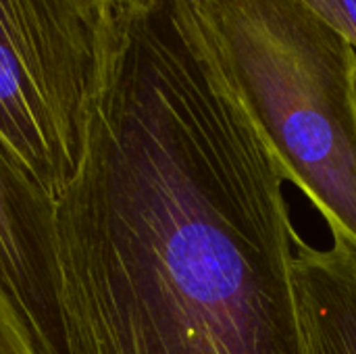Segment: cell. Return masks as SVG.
<instances>
[{"mask_svg": "<svg viewBox=\"0 0 356 354\" xmlns=\"http://www.w3.org/2000/svg\"><path fill=\"white\" fill-rule=\"evenodd\" d=\"M286 182L177 0L121 6L56 198L67 354H307Z\"/></svg>", "mask_w": 356, "mask_h": 354, "instance_id": "1", "label": "cell"}, {"mask_svg": "<svg viewBox=\"0 0 356 354\" xmlns=\"http://www.w3.org/2000/svg\"><path fill=\"white\" fill-rule=\"evenodd\" d=\"M290 182L356 250V50L305 0H177Z\"/></svg>", "mask_w": 356, "mask_h": 354, "instance_id": "2", "label": "cell"}, {"mask_svg": "<svg viewBox=\"0 0 356 354\" xmlns=\"http://www.w3.org/2000/svg\"><path fill=\"white\" fill-rule=\"evenodd\" d=\"M119 8L108 0H0V134L54 200L83 161Z\"/></svg>", "mask_w": 356, "mask_h": 354, "instance_id": "3", "label": "cell"}, {"mask_svg": "<svg viewBox=\"0 0 356 354\" xmlns=\"http://www.w3.org/2000/svg\"><path fill=\"white\" fill-rule=\"evenodd\" d=\"M0 288L35 354H67L56 200L0 134Z\"/></svg>", "mask_w": 356, "mask_h": 354, "instance_id": "4", "label": "cell"}, {"mask_svg": "<svg viewBox=\"0 0 356 354\" xmlns=\"http://www.w3.org/2000/svg\"><path fill=\"white\" fill-rule=\"evenodd\" d=\"M294 290L307 354H356V250L296 240Z\"/></svg>", "mask_w": 356, "mask_h": 354, "instance_id": "5", "label": "cell"}, {"mask_svg": "<svg viewBox=\"0 0 356 354\" xmlns=\"http://www.w3.org/2000/svg\"><path fill=\"white\" fill-rule=\"evenodd\" d=\"M0 354H35L29 332L19 319L10 298L0 288Z\"/></svg>", "mask_w": 356, "mask_h": 354, "instance_id": "6", "label": "cell"}, {"mask_svg": "<svg viewBox=\"0 0 356 354\" xmlns=\"http://www.w3.org/2000/svg\"><path fill=\"white\" fill-rule=\"evenodd\" d=\"M356 50V0H305Z\"/></svg>", "mask_w": 356, "mask_h": 354, "instance_id": "7", "label": "cell"}, {"mask_svg": "<svg viewBox=\"0 0 356 354\" xmlns=\"http://www.w3.org/2000/svg\"><path fill=\"white\" fill-rule=\"evenodd\" d=\"M108 2H113L117 6H138V4H146L150 0H108Z\"/></svg>", "mask_w": 356, "mask_h": 354, "instance_id": "8", "label": "cell"}]
</instances>
